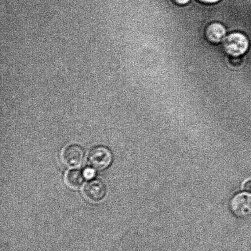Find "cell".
<instances>
[{
	"instance_id": "30bf717a",
	"label": "cell",
	"mask_w": 251,
	"mask_h": 251,
	"mask_svg": "<svg viewBox=\"0 0 251 251\" xmlns=\"http://www.w3.org/2000/svg\"><path fill=\"white\" fill-rule=\"evenodd\" d=\"M243 189L248 193H251V180L245 182L244 185H243Z\"/></svg>"
},
{
	"instance_id": "ba28073f",
	"label": "cell",
	"mask_w": 251,
	"mask_h": 251,
	"mask_svg": "<svg viewBox=\"0 0 251 251\" xmlns=\"http://www.w3.org/2000/svg\"><path fill=\"white\" fill-rule=\"evenodd\" d=\"M240 56H232L230 58L231 65L234 66H238L242 63V59L239 57Z\"/></svg>"
},
{
	"instance_id": "277c9868",
	"label": "cell",
	"mask_w": 251,
	"mask_h": 251,
	"mask_svg": "<svg viewBox=\"0 0 251 251\" xmlns=\"http://www.w3.org/2000/svg\"><path fill=\"white\" fill-rule=\"evenodd\" d=\"M232 213L238 218H246L251 215V195L250 194H238L230 203Z\"/></svg>"
},
{
	"instance_id": "8fae6325",
	"label": "cell",
	"mask_w": 251,
	"mask_h": 251,
	"mask_svg": "<svg viewBox=\"0 0 251 251\" xmlns=\"http://www.w3.org/2000/svg\"><path fill=\"white\" fill-rule=\"evenodd\" d=\"M174 2L177 4L179 5H185L188 4L191 0H174Z\"/></svg>"
},
{
	"instance_id": "52a82bcc",
	"label": "cell",
	"mask_w": 251,
	"mask_h": 251,
	"mask_svg": "<svg viewBox=\"0 0 251 251\" xmlns=\"http://www.w3.org/2000/svg\"><path fill=\"white\" fill-rule=\"evenodd\" d=\"M83 171L78 169H73L66 174V181L69 186L72 188H78L82 185L85 179Z\"/></svg>"
},
{
	"instance_id": "8992f818",
	"label": "cell",
	"mask_w": 251,
	"mask_h": 251,
	"mask_svg": "<svg viewBox=\"0 0 251 251\" xmlns=\"http://www.w3.org/2000/svg\"><path fill=\"white\" fill-rule=\"evenodd\" d=\"M225 27L219 23L211 24L206 29V39L211 43L217 44L223 40L226 35Z\"/></svg>"
},
{
	"instance_id": "7a4b0ae2",
	"label": "cell",
	"mask_w": 251,
	"mask_h": 251,
	"mask_svg": "<svg viewBox=\"0 0 251 251\" xmlns=\"http://www.w3.org/2000/svg\"><path fill=\"white\" fill-rule=\"evenodd\" d=\"M223 47L230 56H238L247 53L249 48V41L244 34L233 33L226 37L223 42Z\"/></svg>"
},
{
	"instance_id": "5b68a950",
	"label": "cell",
	"mask_w": 251,
	"mask_h": 251,
	"mask_svg": "<svg viewBox=\"0 0 251 251\" xmlns=\"http://www.w3.org/2000/svg\"><path fill=\"white\" fill-rule=\"evenodd\" d=\"M85 157L84 149L78 144H71L64 150L63 158L67 166L77 167L82 164Z\"/></svg>"
},
{
	"instance_id": "3957f363",
	"label": "cell",
	"mask_w": 251,
	"mask_h": 251,
	"mask_svg": "<svg viewBox=\"0 0 251 251\" xmlns=\"http://www.w3.org/2000/svg\"><path fill=\"white\" fill-rule=\"evenodd\" d=\"M83 192L88 199L97 203L102 201L106 196L107 188L104 182L100 179H93L86 184Z\"/></svg>"
},
{
	"instance_id": "6da1fadb",
	"label": "cell",
	"mask_w": 251,
	"mask_h": 251,
	"mask_svg": "<svg viewBox=\"0 0 251 251\" xmlns=\"http://www.w3.org/2000/svg\"><path fill=\"white\" fill-rule=\"evenodd\" d=\"M112 152L109 147L99 145L90 150L88 156V164L90 168L97 171L104 170L112 164Z\"/></svg>"
},
{
	"instance_id": "7c38bea8",
	"label": "cell",
	"mask_w": 251,
	"mask_h": 251,
	"mask_svg": "<svg viewBox=\"0 0 251 251\" xmlns=\"http://www.w3.org/2000/svg\"><path fill=\"white\" fill-rule=\"evenodd\" d=\"M198 1L203 2V3L212 4L216 3V2L221 1V0H198Z\"/></svg>"
},
{
	"instance_id": "9c48e42d",
	"label": "cell",
	"mask_w": 251,
	"mask_h": 251,
	"mask_svg": "<svg viewBox=\"0 0 251 251\" xmlns=\"http://www.w3.org/2000/svg\"><path fill=\"white\" fill-rule=\"evenodd\" d=\"M83 174H84V176L86 179H92L94 178L95 176V169L90 167V168L85 169L84 171H83Z\"/></svg>"
}]
</instances>
